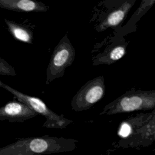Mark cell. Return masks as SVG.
Wrapping results in <instances>:
<instances>
[{
	"label": "cell",
	"instance_id": "4",
	"mask_svg": "<svg viewBox=\"0 0 155 155\" xmlns=\"http://www.w3.org/2000/svg\"><path fill=\"white\" fill-rule=\"evenodd\" d=\"M75 50L66 33L54 47L46 70L47 85L62 77L65 69L70 66L75 58Z\"/></svg>",
	"mask_w": 155,
	"mask_h": 155
},
{
	"label": "cell",
	"instance_id": "1",
	"mask_svg": "<svg viewBox=\"0 0 155 155\" xmlns=\"http://www.w3.org/2000/svg\"><path fill=\"white\" fill-rule=\"evenodd\" d=\"M155 108V90H132L110 102L99 115H113L135 111H147Z\"/></svg>",
	"mask_w": 155,
	"mask_h": 155
},
{
	"label": "cell",
	"instance_id": "8",
	"mask_svg": "<svg viewBox=\"0 0 155 155\" xmlns=\"http://www.w3.org/2000/svg\"><path fill=\"white\" fill-rule=\"evenodd\" d=\"M0 8L18 12H44L48 7L33 0H0Z\"/></svg>",
	"mask_w": 155,
	"mask_h": 155
},
{
	"label": "cell",
	"instance_id": "6",
	"mask_svg": "<svg viewBox=\"0 0 155 155\" xmlns=\"http://www.w3.org/2000/svg\"><path fill=\"white\" fill-rule=\"evenodd\" d=\"M109 43L104 50L93 58L92 65H111L121 58L127 53L128 42L123 36L115 33V36L109 40Z\"/></svg>",
	"mask_w": 155,
	"mask_h": 155
},
{
	"label": "cell",
	"instance_id": "13",
	"mask_svg": "<svg viewBox=\"0 0 155 155\" xmlns=\"http://www.w3.org/2000/svg\"><path fill=\"white\" fill-rule=\"evenodd\" d=\"M1 80H0V83H1Z\"/></svg>",
	"mask_w": 155,
	"mask_h": 155
},
{
	"label": "cell",
	"instance_id": "5",
	"mask_svg": "<svg viewBox=\"0 0 155 155\" xmlns=\"http://www.w3.org/2000/svg\"><path fill=\"white\" fill-rule=\"evenodd\" d=\"M105 92L104 78L100 76L87 82L73 97L71 107L75 111H83L91 108L102 99Z\"/></svg>",
	"mask_w": 155,
	"mask_h": 155
},
{
	"label": "cell",
	"instance_id": "2",
	"mask_svg": "<svg viewBox=\"0 0 155 155\" xmlns=\"http://www.w3.org/2000/svg\"><path fill=\"white\" fill-rule=\"evenodd\" d=\"M136 0H107L98 5L102 9L98 10L94 15L96 21L95 30L102 32L109 28H115L127 17L134 4Z\"/></svg>",
	"mask_w": 155,
	"mask_h": 155
},
{
	"label": "cell",
	"instance_id": "10",
	"mask_svg": "<svg viewBox=\"0 0 155 155\" xmlns=\"http://www.w3.org/2000/svg\"><path fill=\"white\" fill-rule=\"evenodd\" d=\"M4 21L8 32L16 40L27 44L33 43V35L30 29L13 21L4 19Z\"/></svg>",
	"mask_w": 155,
	"mask_h": 155
},
{
	"label": "cell",
	"instance_id": "3",
	"mask_svg": "<svg viewBox=\"0 0 155 155\" xmlns=\"http://www.w3.org/2000/svg\"><path fill=\"white\" fill-rule=\"evenodd\" d=\"M0 87L9 91L15 96V98L18 101L25 104L38 114L44 116L46 120L43 125L44 127L63 128L72 122V120L65 118L63 115H59L50 109L40 98L22 93L2 82L0 83Z\"/></svg>",
	"mask_w": 155,
	"mask_h": 155
},
{
	"label": "cell",
	"instance_id": "9",
	"mask_svg": "<svg viewBox=\"0 0 155 155\" xmlns=\"http://www.w3.org/2000/svg\"><path fill=\"white\" fill-rule=\"evenodd\" d=\"M155 0H142L140 5L131 16V18L123 27L115 30L116 34L120 36H124L131 32L136 30V24L141 18V17L145 14V13L154 5Z\"/></svg>",
	"mask_w": 155,
	"mask_h": 155
},
{
	"label": "cell",
	"instance_id": "12",
	"mask_svg": "<svg viewBox=\"0 0 155 155\" xmlns=\"http://www.w3.org/2000/svg\"><path fill=\"white\" fill-rule=\"evenodd\" d=\"M119 133L123 137H127L130 135V127L128 125L127 123H126L125 122H124L122 124Z\"/></svg>",
	"mask_w": 155,
	"mask_h": 155
},
{
	"label": "cell",
	"instance_id": "7",
	"mask_svg": "<svg viewBox=\"0 0 155 155\" xmlns=\"http://www.w3.org/2000/svg\"><path fill=\"white\" fill-rule=\"evenodd\" d=\"M37 115L27 105L17 101H10L0 107V120L23 122Z\"/></svg>",
	"mask_w": 155,
	"mask_h": 155
},
{
	"label": "cell",
	"instance_id": "11",
	"mask_svg": "<svg viewBox=\"0 0 155 155\" xmlns=\"http://www.w3.org/2000/svg\"><path fill=\"white\" fill-rule=\"evenodd\" d=\"M0 74L4 76H16L14 68L5 60L0 58Z\"/></svg>",
	"mask_w": 155,
	"mask_h": 155
}]
</instances>
